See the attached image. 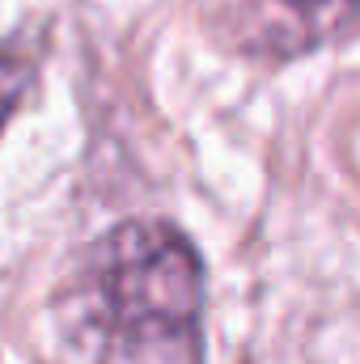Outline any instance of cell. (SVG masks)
Here are the masks:
<instances>
[{
  "instance_id": "7a4b0ae2",
  "label": "cell",
  "mask_w": 360,
  "mask_h": 364,
  "mask_svg": "<svg viewBox=\"0 0 360 364\" xmlns=\"http://www.w3.org/2000/svg\"><path fill=\"white\" fill-rule=\"evenodd\" d=\"M34 73H38V60L21 38L0 43V132L13 119V110L21 106L26 90L34 85Z\"/></svg>"
},
{
  "instance_id": "6da1fadb",
  "label": "cell",
  "mask_w": 360,
  "mask_h": 364,
  "mask_svg": "<svg viewBox=\"0 0 360 364\" xmlns=\"http://www.w3.org/2000/svg\"><path fill=\"white\" fill-rule=\"evenodd\" d=\"M60 309L85 364H203V263L170 220L97 237Z\"/></svg>"
},
{
  "instance_id": "3957f363",
  "label": "cell",
  "mask_w": 360,
  "mask_h": 364,
  "mask_svg": "<svg viewBox=\"0 0 360 364\" xmlns=\"http://www.w3.org/2000/svg\"><path fill=\"white\" fill-rule=\"evenodd\" d=\"M297 4H305V0H297Z\"/></svg>"
}]
</instances>
